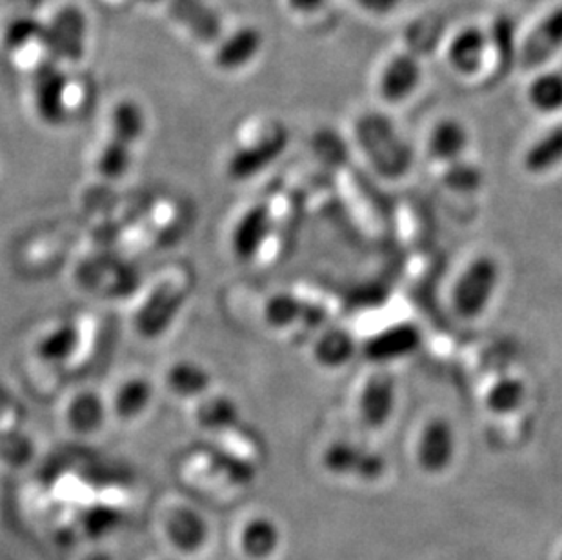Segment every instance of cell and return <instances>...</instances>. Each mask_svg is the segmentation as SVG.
I'll return each mask as SVG.
<instances>
[{
    "label": "cell",
    "mask_w": 562,
    "mask_h": 560,
    "mask_svg": "<svg viewBox=\"0 0 562 560\" xmlns=\"http://www.w3.org/2000/svg\"><path fill=\"white\" fill-rule=\"evenodd\" d=\"M293 10L301 11V13H313L318 11L326 4V0H288Z\"/></svg>",
    "instance_id": "obj_31"
},
{
    "label": "cell",
    "mask_w": 562,
    "mask_h": 560,
    "mask_svg": "<svg viewBox=\"0 0 562 560\" xmlns=\"http://www.w3.org/2000/svg\"><path fill=\"white\" fill-rule=\"evenodd\" d=\"M398 388L395 377L386 370H379L362 384L357 412L368 428L382 429L397 412Z\"/></svg>",
    "instance_id": "obj_6"
},
{
    "label": "cell",
    "mask_w": 562,
    "mask_h": 560,
    "mask_svg": "<svg viewBox=\"0 0 562 560\" xmlns=\"http://www.w3.org/2000/svg\"><path fill=\"white\" fill-rule=\"evenodd\" d=\"M488 44V35L479 27H467L457 33L448 49L451 68L462 75L477 74L483 68Z\"/></svg>",
    "instance_id": "obj_17"
},
{
    "label": "cell",
    "mask_w": 562,
    "mask_h": 560,
    "mask_svg": "<svg viewBox=\"0 0 562 560\" xmlns=\"http://www.w3.org/2000/svg\"><path fill=\"white\" fill-rule=\"evenodd\" d=\"M146 2H157V0H146Z\"/></svg>",
    "instance_id": "obj_32"
},
{
    "label": "cell",
    "mask_w": 562,
    "mask_h": 560,
    "mask_svg": "<svg viewBox=\"0 0 562 560\" xmlns=\"http://www.w3.org/2000/svg\"><path fill=\"white\" fill-rule=\"evenodd\" d=\"M303 299L297 293H276L266 302L265 318L271 328H293L303 321Z\"/></svg>",
    "instance_id": "obj_25"
},
{
    "label": "cell",
    "mask_w": 562,
    "mask_h": 560,
    "mask_svg": "<svg viewBox=\"0 0 562 560\" xmlns=\"http://www.w3.org/2000/svg\"><path fill=\"white\" fill-rule=\"evenodd\" d=\"M168 10L201 43H215L223 35L221 16L204 0H170Z\"/></svg>",
    "instance_id": "obj_14"
},
{
    "label": "cell",
    "mask_w": 562,
    "mask_h": 560,
    "mask_svg": "<svg viewBox=\"0 0 562 560\" xmlns=\"http://www.w3.org/2000/svg\"><path fill=\"white\" fill-rule=\"evenodd\" d=\"M86 19L77 8H64L49 26L43 27L38 41L54 60H79L85 54Z\"/></svg>",
    "instance_id": "obj_8"
},
{
    "label": "cell",
    "mask_w": 562,
    "mask_h": 560,
    "mask_svg": "<svg viewBox=\"0 0 562 560\" xmlns=\"http://www.w3.org/2000/svg\"><path fill=\"white\" fill-rule=\"evenodd\" d=\"M562 48V5L553 10L522 44V64L526 68H537L547 63Z\"/></svg>",
    "instance_id": "obj_15"
},
{
    "label": "cell",
    "mask_w": 562,
    "mask_h": 560,
    "mask_svg": "<svg viewBox=\"0 0 562 560\" xmlns=\"http://www.w3.org/2000/svg\"><path fill=\"white\" fill-rule=\"evenodd\" d=\"M85 344L82 329L74 323H60L38 338L37 354L49 362H68L80 354Z\"/></svg>",
    "instance_id": "obj_19"
},
{
    "label": "cell",
    "mask_w": 562,
    "mask_h": 560,
    "mask_svg": "<svg viewBox=\"0 0 562 560\" xmlns=\"http://www.w3.org/2000/svg\"><path fill=\"white\" fill-rule=\"evenodd\" d=\"M357 349L359 344L348 329L331 328L318 335L313 344V357L323 368L340 370L356 357Z\"/></svg>",
    "instance_id": "obj_18"
},
{
    "label": "cell",
    "mask_w": 562,
    "mask_h": 560,
    "mask_svg": "<svg viewBox=\"0 0 562 560\" xmlns=\"http://www.w3.org/2000/svg\"><path fill=\"white\" fill-rule=\"evenodd\" d=\"M357 4L361 5L362 10L375 13V15H387L393 10H397L401 0H356Z\"/></svg>",
    "instance_id": "obj_30"
},
{
    "label": "cell",
    "mask_w": 562,
    "mask_h": 560,
    "mask_svg": "<svg viewBox=\"0 0 562 560\" xmlns=\"http://www.w3.org/2000/svg\"><path fill=\"white\" fill-rule=\"evenodd\" d=\"M457 432L450 418L436 415L428 418L420 428L419 437L415 443V460L420 470L428 475L445 473L457 455Z\"/></svg>",
    "instance_id": "obj_4"
},
{
    "label": "cell",
    "mask_w": 562,
    "mask_h": 560,
    "mask_svg": "<svg viewBox=\"0 0 562 560\" xmlns=\"http://www.w3.org/2000/svg\"><path fill=\"white\" fill-rule=\"evenodd\" d=\"M357 137L379 171L401 175L412 165V149L392 122L381 113H368L357 122Z\"/></svg>",
    "instance_id": "obj_3"
},
{
    "label": "cell",
    "mask_w": 562,
    "mask_h": 560,
    "mask_svg": "<svg viewBox=\"0 0 562 560\" xmlns=\"http://www.w3.org/2000/svg\"><path fill=\"white\" fill-rule=\"evenodd\" d=\"M420 344L423 334L415 324L397 323L368 338L362 346V354L375 365L384 366L408 359L420 348Z\"/></svg>",
    "instance_id": "obj_9"
},
{
    "label": "cell",
    "mask_w": 562,
    "mask_h": 560,
    "mask_svg": "<svg viewBox=\"0 0 562 560\" xmlns=\"http://www.w3.org/2000/svg\"><path fill=\"white\" fill-rule=\"evenodd\" d=\"M66 88L68 80L57 60H44L35 74V107L44 122L60 124L66 116Z\"/></svg>",
    "instance_id": "obj_11"
},
{
    "label": "cell",
    "mask_w": 562,
    "mask_h": 560,
    "mask_svg": "<svg viewBox=\"0 0 562 560\" xmlns=\"http://www.w3.org/2000/svg\"><path fill=\"white\" fill-rule=\"evenodd\" d=\"M288 144V132L281 124H271L265 132L257 135L250 143L240 144L234 154L229 155L226 171L229 179L248 180L259 173L266 166L284 152Z\"/></svg>",
    "instance_id": "obj_5"
},
{
    "label": "cell",
    "mask_w": 562,
    "mask_h": 560,
    "mask_svg": "<svg viewBox=\"0 0 562 560\" xmlns=\"http://www.w3.org/2000/svg\"><path fill=\"white\" fill-rule=\"evenodd\" d=\"M166 384L177 396L199 399L210 390V376L202 366L190 362V360H182L168 370Z\"/></svg>",
    "instance_id": "obj_22"
},
{
    "label": "cell",
    "mask_w": 562,
    "mask_h": 560,
    "mask_svg": "<svg viewBox=\"0 0 562 560\" xmlns=\"http://www.w3.org/2000/svg\"><path fill=\"white\" fill-rule=\"evenodd\" d=\"M273 213L270 202L248 208L232 232V246L240 259H254L265 249L271 237Z\"/></svg>",
    "instance_id": "obj_10"
},
{
    "label": "cell",
    "mask_w": 562,
    "mask_h": 560,
    "mask_svg": "<svg viewBox=\"0 0 562 560\" xmlns=\"http://www.w3.org/2000/svg\"><path fill=\"white\" fill-rule=\"evenodd\" d=\"M522 168L531 177H547L562 168V124L550 127L526 148Z\"/></svg>",
    "instance_id": "obj_16"
},
{
    "label": "cell",
    "mask_w": 562,
    "mask_h": 560,
    "mask_svg": "<svg viewBox=\"0 0 562 560\" xmlns=\"http://www.w3.org/2000/svg\"><path fill=\"white\" fill-rule=\"evenodd\" d=\"M69 424L80 432L95 429L104 418V406L95 393H79L68 406Z\"/></svg>",
    "instance_id": "obj_28"
},
{
    "label": "cell",
    "mask_w": 562,
    "mask_h": 560,
    "mask_svg": "<svg viewBox=\"0 0 562 560\" xmlns=\"http://www.w3.org/2000/svg\"><path fill=\"white\" fill-rule=\"evenodd\" d=\"M472 143V135L459 119H440L431 127L426 141V154L437 165L451 166L461 163Z\"/></svg>",
    "instance_id": "obj_13"
},
{
    "label": "cell",
    "mask_w": 562,
    "mask_h": 560,
    "mask_svg": "<svg viewBox=\"0 0 562 560\" xmlns=\"http://www.w3.org/2000/svg\"><path fill=\"white\" fill-rule=\"evenodd\" d=\"M528 401V384L525 379L515 376H504L495 379L484 393V406L490 413L508 417L519 412Z\"/></svg>",
    "instance_id": "obj_20"
},
{
    "label": "cell",
    "mask_w": 562,
    "mask_h": 560,
    "mask_svg": "<svg viewBox=\"0 0 562 560\" xmlns=\"http://www.w3.org/2000/svg\"><path fill=\"white\" fill-rule=\"evenodd\" d=\"M196 417L206 428H234L237 423V406L228 395L204 393L196 399Z\"/></svg>",
    "instance_id": "obj_24"
},
{
    "label": "cell",
    "mask_w": 562,
    "mask_h": 560,
    "mask_svg": "<svg viewBox=\"0 0 562 560\" xmlns=\"http://www.w3.org/2000/svg\"><path fill=\"white\" fill-rule=\"evenodd\" d=\"M324 462L337 475L359 477L362 481H379L387 470L384 455L350 440H339L326 449Z\"/></svg>",
    "instance_id": "obj_7"
},
{
    "label": "cell",
    "mask_w": 562,
    "mask_h": 560,
    "mask_svg": "<svg viewBox=\"0 0 562 560\" xmlns=\"http://www.w3.org/2000/svg\"><path fill=\"white\" fill-rule=\"evenodd\" d=\"M132 149L133 144L110 135L108 143L102 146L101 154L97 157V171L106 179L123 177L132 165Z\"/></svg>",
    "instance_id": "obj_27"
},
{
    "label": "cell",
    "mask_w": 562,
    "mask_h": 560,
    "mask_svg": "<svg viewBox=\"0 0 562 560\" xmlns=\"http://www.w3.org/2000/svg\"><path fill=\"white\" fill-rule=\"evenodd\" d=\"M559 560H562V551H561V557H559Z\"/></svg>",
    "instance_id": "obj_33"
},
{
    "label": "cell",
    "mask_w": 562,
    "mask_h": 560,
    "mask_svg": "<svg viewBox=\"0 0 562 560\" xmlns=\"http://www.w3.org/2000/svg\"><path fill=\"white\" fill-rule=\"evenodd\" d=\"M260 44H262V37L255 27H243L218 48L215 60L223 69L243 68L259 54Z\"/></svg>",
    "instance_id": "obj_21"
},
{
    "label": "cell",
    "mask_w": 562,
    "mask_h": 560,
    "mask_svg": "<svg viewBox=\"0 0 562 560\" xmlns=\"http://www.w3.org/2000/svg\"><path fill=\"white\" fill-rule=\"evenodd\" d=\"M193 288V277L181 266H173L155 280L148 295L135 313V328L146 338H157L170 328Z\"/></svg>",
    "instance_id": "obj_2"
},
{
    "label": "cell",
    "mask_w": 562,
    "mask_h": 560,
    "mask_svg": "<svg viewBox=\"0 0 562 560\" xmlns=\"http://www.w3.org/2000/svg\"><path fill=\"white\" fill-rule=\"evenodd\" d=\"M151 396H154V390H151L149 381L135 377L119 388L113 406L121 417L135 418L146 412Z\"/></svg>",
    "instance_id": "obj_26"
},
{
    "label": "cell",
    "mask_w": 562,
    "mask_h": 560,
    "mask_svg": "<svg viewBox=\"0 0 562 560\" xmlns=\"http://www.w3.org/2000/svg\"><path fill=\"white\" fill-rule=\"evenodd\" d=\"M423 79V66L417 55L403 52L386 64L379 80L382 99L392 104L406 101L414 96Z\"/></svg>",
    "instance_id": "obj_12"
},
{
    "label": "cell",
    "mask_w": 562,
    "mask_h": 560,
    "mask_svg": "<svg viewBox=\"0 0 562 560\" xmlns=\"http://www.w3.org/2000/svg\"><path fill=\"white\" fill-rule=\"evenodd\" d=\"M503 266L494 255L479 254L468 260L451 285L450 304L462 321H477L499 293Z\"/></svg>",
    "instance_id": "obj_1"
},
{
    "label": "cell",
    "mask_w": 562,
    "mask_h": 560,
    "mask_svg": "<svg viewBox=\"0 0 562 560\" xmlns=\"http://www.w3.org/2000/svg\"><path fill=\"white\" fill-rule=\"evenodd\" d=\"M528 102L544 115L562 112V71L542 74L528 86Z\"/></svg>",
    "instance_id": "obj_23"
},
{
    "label": "cell",
    "mask_w": 562,
    "mask_h": 560,
    "mask_svg": "<svg viewBox=\"0 0 562 560\" xmlns=\"http://www.w3.org/2000/svg\"><path fill=\"white\" fill-rule=\"evenodd\" d=\"M43 27V24L32 19V16L16 19V21L11 22L10 27H8L5 44L10 46V49L22 48L24 44L30 43L33 38L41 37Z\"/></svg>",
    "instance_id": "obj_29"
}]
</instances>
